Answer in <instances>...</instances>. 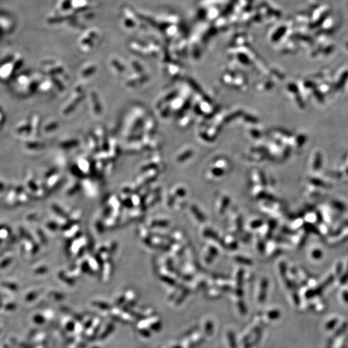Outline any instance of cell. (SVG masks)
<instances>
[{
  "label": "cell",
  "mask_w": 348,
  "mask_h": 348,
  "mask_svg": "<svg viewBox=\"0 0 348 348\" xmlns=\"http://www.w3.org/2000/svg\"><path fill=\"white\" fill-rule=\"evenodd\" d=\"M336 325V322H329V323H328L327 324L326 326V328L327 329H328L329 331H330L331 329H333L335 328V326Z\"/></svg>",
  "instance_id": "1"
}]
</instances>
